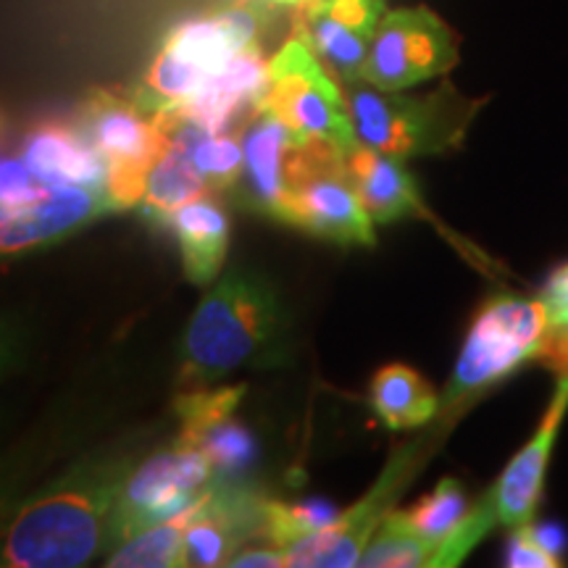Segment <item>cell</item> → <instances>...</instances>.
<instances>
[{
    "instance_id": "obj_1",
    "label": "cell",
    "mask_w": 568,
    "mask_h": 568,
    "mask_svg": "<svg viewBox=\"0 0 568 568\" xmlns=\"http://www.w3.org/2000/svg\"><path fill=\"white\" fill-rule=\"evenodd\" d=\"M166 422L92 439L21 503L0 537V568H77L116 548V506L134 466L166 435Z\"/></svg>"
},
{
    "instance_id": "obj_2",
    "label": "cell",
    "mask_w": 568,
    "mask_h": 568,
    "mask_svg": "<svg viewBox=\"0 0 568 568\" xmlns=\"http://www.w3.org/2000/svg\"><path fill=\"white\" fill-rule=\"evenodd\" d=\"M290 314L280 287L261 268L234 264L209 284L180 343L184 387H209L243 368L287 358Z\"/></svg>"
},
{
    "instance_id": "obj_3",
    "label": "cell",
    "mask_w": 568,
    "mask_h": 568,
    "mask_svg": "<svg viewBox=\"0 0 568 568\" xmlns=\"http://www.w3.org/2000/svg\"><path fill=\"white\" fill-rule=\"evenodd\" d=\"M343 92L355 140L400 161L458 151L485 105L450 82L424 95H406L355 80L343 84Z\"/></svg>"
},
{
    "instance_id": "obj_4",
    "label": "cell",
    "mask_w": 568,
    "mask_h": 568,
    "mask_svg": "<svg viewBox=\"0 0 568 568\" xmlns=\"http://www.w3.org/2000/svg\"><path fill=\"white\" fill-rule=\"evenodd\" d=\"M264 13L251 0L234 3L213 17L190 19L163 40L145 77L132 90L134 101L151 113L190 103L234 55L258 45Z\"/></svg>"
},
{
    "instance_id": "obj_5",
    "label": "cell",
    "mask_w": 568,
    "mask_h": 568,
    "mask_svg": "<svg viewBox=\"0 0 568 568\" xmlns=\"http://www.w3.org/2000/svg\"><path fill=\"white\" fill-rule=\"evenodd\" d=\"M542 297L500 293L489 297L464 339L450 379L439 395L437 422H456L464 410L518 366L535 361L550 332Z\"/></svg>"
},
{
    "instance_id": "obj_6",
    "label": "cell",
    "mask_w": 568,
    "mask_h": 568,
    "mask_svg": "<svg viewBox=\"0 0 568 568\" xmlns=\"http://www.w3.org/2000/svg\"><path fill=\"white\" fill-rule=\"evenodd\" d=\"M103 397L105 389L95 385L67 389L30 429L0 450V537L34 487L51 477L63 460L98 439V429L113 414Z\"/></svg>"
},
{
    "instance_id": "obj_7",
    "label": "cell",
    "mask_w": 568,
    "mask_h": 568,
    "mask_svg": "<svg viewBox=\"0 0 568 568\" xmlns=\"http://www.w3.org/2000/svg\"><path fill=\"white\" fill-rule=\"evenodd\" d=\"M261 105L272 109L297 142H329L343 151L358 142L343 88L297 34L268 59V88Z\"/></svg>"
},
{
    "instance_id": "obj_8",
    "label": "cell",
    "mask_w": 568,
    "mask_h": 568,
    "mask_svg": "<svg viewBox=\"0 0 568 568\" xmlns=\"http://www.w3.org/2000/svg\"><path fill=\"white\" fill-rule=\"evenodd\" d=\"M343 148L297 142L290 155L284 224L337 245H374V222L343 172Z\"/></svg>"
},
{
    "instance_id": "obj_9",
    "label": "cell",
    "mask_w": 568,
    "mask_h": 568,
    "mask_svg": "<svg viewBox=\"0 0 568 568\" xmlns=\"http://www.w3.org/2000/svg\"><path fill=\"white\" fill-rule=\"evenodd\" d=\"M80 132L90 145L101 153L109 169L105 195L113 211H126L140 205L145 193L148 172L166 151L169 138L148 113L134 101L132 92L98 90L82 111Z\"/></svg>"
},
{
    "instance_id": "obj_10",
    "label": "cell",
    "mask_w": 568,
    "mask_h": 568,
    "mask_svg": "<svg viewBox=\"0 0 568 568\" xmlns=\"http://www.w3.org/2000/svg\"><path fill=\"white\" fill-rule=\"evenodd\" d=\"M245 385L190 387L174 397V437L197 447L213 468V485L255 487L264 468V443L237 410L243 406Z\"/></svg>"
},
{
    "instance_id": "obj_11",
    "label": "cell",
    "mask_w": 568,
    "mask_h": 568,
    "mask_svg": "<svg viewBox=\"0 0 568 568\" xmlns=\"http://www.w3.org/2000/svg\"><path fill=\"white\" fill-rule=\"evenodd\" d=\"M445 426L437 424V429H429V435L416 437L414 443L403 445L389 458L385 471L379 474L376 485L368 489L364 500H358L351 510L339 516V521L332 524L314 535H305L295 542L284 545V566L290 568H347L358 566L364 556L368 539L379 529L395 500L403 489L410 485L416 471L432 456V443L435 435Z\"/></svg>"
},
{
    "instance_id": "obj_12",
    "label": "cell",
    "mask_w": 568,
    "mask_h": 568,
    "mask_svg": "<svg viewBox=\"0 0 568 568\" xmlns=\"http://www.w3.org/2000/svg\"><path fill=\"white\" fill-rule=\"evenodd\" d=\"M568 414V379H558L550 406L539 418L537 432L521 450L503 468L500 479L481 495V500L468 510L456 531V542L471 552L495 527L514 531L535 521L539 497H542L545 474L556 445L558 429Z\"/></svg>"
},
{
    "instance_id": "obj_13",
    "label": "cell",
    "mask_w": 568,
    "mask_h": 568,
    "mask_svg": "<svg viewBox=\"0 0 568 568\" xmlns=\"http://www.w3.org/2000/svg\"><path fill=\"white\" fill-rule=\"evenodd\" d=\"M213 481L209 458L174 435L153 447L126 477L116 506V545L203 500Z\"/></svg>"
},
{
    "instance_id": "obj_14",
    "label": "cell",
    "mask_w": 568,
    "mask_h": 568,
    "mask_svg": "<svg viewBox=\"0 0 568 568\" xmlns=\"http://www.w3.org/2000/svg\"><path fill=\"white\" fill-rule=\"evenodd\" d=\"M458 63V38L435 11H387L376 27L361 80L397 92L443 77Z\"/></svg>"
},
{
    "instance_id": "obj_15",
    "label": "cell",
    "mask_w": 568,
    "mask_h": 568,
    "mask_svg": "<svg viewBox=\"0 0 568 568\" xmlns=\"http://www.w3.org/2000/svg\"><path fill=\"white\" fill-rule=\"evenodd\" d=\"M385 13V0H305L297 38L347 84L364 74L368 48Z\"/></svg>"
},
{
    "instance_id": "obj_16",
    "label": "cell",
    "mask_w": 568,
    "mask_h": 568,
    "mask_svg": "<svg viewBox=\"0 0 568 568\" xmlns=\"http://www.w3.org/2000/svg\"><path fill=\"white\" fill-rule=\"evenodd\" d=\"M111 211L105 190L84 184H51L45 197L30 209L0 205V261L21 258L61 243L80 226Z\"/></svg>"
},
{
    "instance_id": "obj_17",
    "label": "cell",
    "mask_w": 568,
    "mask_h": 568,
    "mask_svg": "<svg viewBox=\"0 0 568 568\" xmlns=\"http://www.w3.org/2000/svg\"><path fill=\"white\" fill-rule=\"evenodd\" d=\"M240 145H243V172L232 193L251 211L284 222L290 155L297 145L295 134L272 109L258 103V109L240 126Z\"/></svg>"
},
{
    "instance_id": "obj_18",
    "label": "cell",
    "mask_w": 568,
    "mask_h": 568,
    "mask_svg": "<svg viewBox=\"0 0 568 568\" xmlns=\"http://www.w3.org/2000/svg\"><path fill=\"white\" fill-rule=\"evenodd\" d=\"M343 172L374 224H389L408 216H429L414 176L400 159L355 142L343 153Z\"/></svg>"
},
{
    "instance_id": "obj_19",
    "label": "cell",
    "mask_w": 568,
    "mask_h": 568,
    "mask_svg": "<svg viewBox=\"0 0 568 568\" xmlns=\"http://www.w3.org/2000/svg\"><path fill=\"white\" fill-rule=\"evenodd\" d=\"M21 159L45 184H84L105 190V161L80 130L45 122L27 132Z\"/></svg>"
},
{
    "instance_id": "obj_20",
    "label": "cell",
    "mask_w": 568,
    "mask_h": 568,
    "mask_svg": "<svg viewBox=\"0 0 568 568\" xmlns=\"http://www.w3.org/2000/svg\"><path fill=\"white\" fill-rule=\"evenodd\" d=\"M172 226L180 243L184 276L197 287L219 280L230 251V216L211 193H203L172 213Z\"/></svg>"
},
{
    "instance_id": "obj_21",
    "label": "cell",
    "mask_w": 568,
    "mask_h": 568,
    "mask_svg": "<svg viewBox=\"0 0 568 568\" xmlns=\"http://www.w3.org/2000/svg\"><path fill=\"white\" fill-rule=\"evenodd\" d=\"M372 408L387 429H418L437 418L439 395L414 368L393 364L374 376Z\"/></svg>"
},
{
    "instance_id": "obj_22",
    "label": "cell",
    "mask_w": 568,
    "mask_h": 568,
    "mask_svg": "<svg viewBox=\"0 0 568 568\" xmlns=\"http://www.w3.org/2000/svg\"><path fill=\"white\" fill-rule=\"evenodd\" d=\"M203 193H211L205 176L197 172L190 153L169 140L166 151L161 153V159L148 172L140 209L153 222L166 224L174 211H180L184 203H190Z\"/></svg>"
},
{
    "instance_id": "obj_23",
    "label": "cell",
    "mask_w": 568,
    "mask_h": 568,
    "mask_svg": "<svg viewBox=\"0 0 568 568\" xmlns=\"http://www.w3.org/2000/svg\"><path fill=\"white\" fill-rule=\"evenodd\" d=\"M209 495V493H205ZM203 503V500H201ZM201 503L184 514L155 524V527L138 531V535L122 539V542L105 556L103 566L119 568H174L184 566V529L193 521Z\"/></svg>"
},
{
    "instance_id": "obj_24",
    "label": "cell",
    "mask_w": 568,
    "mask_h": 568,
    "mask_svg": "<svg viewBox=\"0 0 568 568\" xmlns=\"http://www.w3.org/2000/svg\"><path fill=\"white\" fill-rule=\"evenodd\" d=\"M45 347V324L34 305L0 301V387L27 374Z\"/></svg>"
},
{
    "instance_id": "obj_25",
    "label": "cell",
    "mask_w": 568,
    "mask_h": 568,
    "mask_svg": "<svg viewBox=\"0 0 568 568\" xmlns=\"http://www.w3.org/2000/svg\"><path fill=\"white\" fill-rule=\"evenodd\" d=\"M468 510L471 508H468L464 485L456 479H443L429 495L422 497L414 508L395 510V514L416 537L435 545L437 552L439 545L460 527V521L468 516Z\"/></svg>"
},
{
    "instance_id": "obj_26",
    "label": "cell",
    "mask_w": 568,
    "mask_h": 568,
    "mask_svg": "<svg viewBox=\"0 0 568 568\" xmlns=\"http://www.w3.org/2000/svg\"><path fill=\"white\" fill-rule=\"evenodd\" d=\"M339 510L322 497H303V500H280L266 497L264 500V535L276 548L295 542L305 535H314L339 521Z\"/></svg>"
},
{
    "instance_id": "obj_27",
    "label": "cell",
    "mask_w": 568,
    "mask_h": 568,
    "mask_svg": "<svg viewBox=\"0 0 568 568\" xmlns=\"http://www.w3.org/2000/svg\"><path fill=\"white\" fill-rule=\"evenodd\" d=\"M435 558V545L426 539L416 537L406 524L397 518L395 510H389L374 537L368 539L364 556H361L358 566L366 568H416L429 566Z\"/></svg>"
},
{
    "instance_id": "obj_28",
    "label": "cell",
    "mask_w": 568,
    "mask_h": 568,
    "mask_svg": "<svg viewBox=\"0 0 568 568\" xmlns=\"http://www.w3.org/2000/svg\"><path fill=\"white\" fill-rule=\"evenodd\" d=\"M48 187L38 174L32 172L24 159H0V205L3 209H30L45 197Z\"/></svg>"
},
{
    "instance_id": "obj_29",
    "label": "cell",
    "mask_w": 568,
    "mask_h": 568,
    "mask_svg": "<svg viewBox=\"0 0 568 568\" xmlns=\"http://www.w3.org/2000/svg\"><path fill=\"white\" fill-rule=\"evenodd\" d=\"M508 566L510 568H558L560 558L552 545L537 531L531 524L510 531L508 545Z\"/></svg>"
},
{
    "instance_id": "obj_30",
    "label": "cell",
    "mask_w": 568,
    "mask_h": 568,
    "mask_svg": "<svg viewBox=\"0 0 568 568\" xmlns=\"http://www.w3.org/2000/svg\"><path fill=\"white\" fill-rule=\"evenodd\" d=\"M535 361L548 366L556 379H568V324L550 326Z\"/></svg>"
},
{
    "instance_id": "obj_31",
    "label": "cell",
    "mask_w": 568,
    "mask_h": 568,
    "mask_svg": "<svg viewBox=\"0 0 568 568\" xmlns=\"http://www.w3.org/2000/svg\"><path fill=\"white\" fill-rule=\"evenodd\" d=\"M539 297H542L545 308H548L552 326L568 324V264L558 266L556 272L548 276Z\"/></svg>"
},
{
    "instance_id": "obj_32",
    "label": "cell",
    "mask_w": 568,
    "mask_h": 568,
    "mask_svg": "<svg viewBox=\"0 0 568 568\" xmlns=\"http://www.w3.org/2000/svg\"><path fill=\"white\" fill-rule=\"evenodd\" d=\"M226 566L232 568H282L284 566V548H247L237 550Z\"/></svg>"
},
{
    "instance_id": "obj_33",
    "label": "cell",
    "mask_w": 568,
    "mask_h": 568,
    "mask_svg": "<svg viewBox=\"0 0 568 568\" xmlns=\"http://www.w3.org/2000/svg\"><path fill=\"white\" fill-rule=\"evenodd\" d=\"M19 410L9 400H0V450L13 439V426H17Z\"/></svg>"
},
{
    "instance_id": "obj_34",
    "label": "cell",
    "mask_w": 568,
    "mask_h": 568,
    "mask_svg": "<svg viewBox=\"0 0 568 568\" xmlns=\"http://www.w3.org/2000/svg\"><path fill=\"white\" fill-rule=\"evenodd\" d=\"M268 3H276V6H303L305 0H268Z\"/></svg>"
}]
</instances>
